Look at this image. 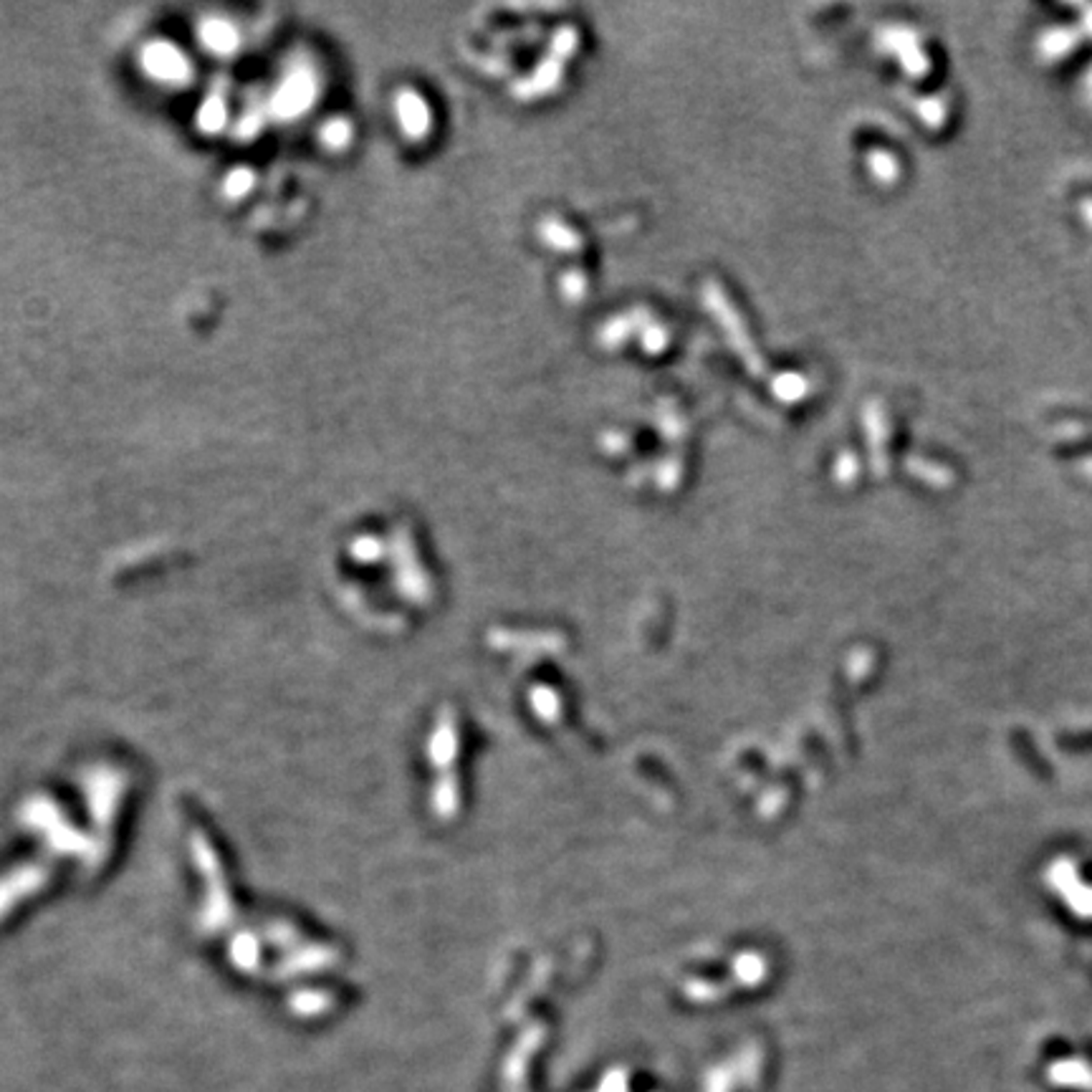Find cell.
I'll return each instance as SVG.
<instances>
[{"label":"cell","instance_id":"obj_1","mask_svg":"<svg viewBox=\"0 0 1092 1092\" xmlns=\"http://www.w3.org/2000/svg\"><path fill=\"white\" fill-rule=\"evenodd\" d=\"M316 91H319V84H316L314 71L309 66H294L273 91L271 112L278 120H297L303 112H309Z\"/></svg>","mask_w":1092,"mask_h":1092},{"label":"cell","instance_id":"obj_2","mask_svg":"<svg viewBox=\"0 0 1092 1092\" xmlns=\"http://www.w3.org/2000/svg\"><path fill=\"white\" fill-rule=\"evenodd\" d=\"M142 69L162 84H185L190 79V61L170 41H152L142 51Z\"/></svg>","mask_w":1092,"mask_h":1092},{"label":"cell","instance_id":"obj_3","mask_svg":"<svg viewBox=\"0 0 1092 1092\" xmlns=\"http://www.w3.org/2000/svg\"><path fill=\"white\" fill-rule=\"evenodd\" d=\"M200 44L215 53V56H230L238 49V31L233 23H228L226 18H205L197 28Z\"/></svg>","mask_w":1092,"mask_h":1092},{"label":"cell","instance_id":"obj_4","mask_svg":"<svg viewBox=\"0 0 1092 1092\" xmlns=\"http://www.w3.org/2000/svg\"><path fill=\"white\" fill-rule=\"evenodd\" d=\"M228 124V99L223 88H213L197 109V129L205 134H218Z\"/></svg>","mask_w":1092,"mask_h":1092},{"label":"cell","instance_id":"obj_5","mask_svg":"<svg viewBox=\"0 0 1092 1092\" xmlns=\"http://www.w3.org/2000/svg\"><path fill=\"white\" fill-rule=\"evenodd\" d=\"M352 139V126L347 120H332L322 126V145L329 150H344Z\"/></svg>","mask_w":1092,"mask_h":1092},{"label":"cell","instance_id":"obj_6","mask_svg":"<svg viewBox=\"0 0 1092 1092\" xmlns=\"http://www.w3.org/2000/svg\"><path fill=\"white\" fill-rule=\"evenodd\" d=\"M253 183H256V177H253V172L248 170V167H235L233 172H228L223 190H226V195L230 197V200H235V197L248 195Z\"/></svg>","mask_w":1092,"mask_h":1092},{"label":"cell","instance_id":"obj_7","mask_svg":"<svg viewBox=\"0 0 1092 1092\" xmlns=\"http://www.w3.org/2000/svg\"><path fill=\"white\" fill-rule=\"evenodd\" d=\"M400 114H403V124L407 129H412V132H417L425 124V112L415 96H403L400 99Z\"/></svg>","mask_w":1092,"mask_h":1092},{"label":"cell","instance_id":"obj_8","mask_svg":"<svg viewBox=\"0 0 1092 1092\" xmlns=\"http://www.w3.org/2000/svg\"><path fill=\"white\" fill-rule=\"evenodd\" d=\"M261 124H264V112H259V109H253V112H248L246 117H240L238 122V129H235V134L243 139H251L253 134L259 132Z\"/></svg>","mask_w":1092,"mask_h":1092}]
</instances>
